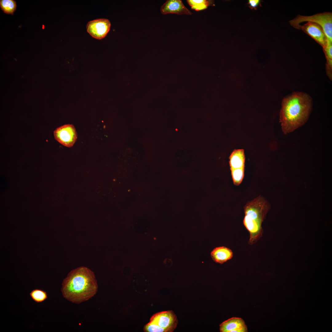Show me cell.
<instances>
[{
	"label": "cell",
	"mask_w": 332,
	"mask_h": 332,
	"mask_svg": "<svg viewBox=\"0 0 332 332\" xmlns=\"http://www.w3.org/2000/svg\"><path fill=\"white\" fill-rule=\"evenodd\" d=\"M233 255L232 250L225 246L216 247L211 252L212 260L215 263L220 264L231 259Z\"/></svg>",
	"instance_id": "11"
},
{
	"label": "cell",
	"mask_w": 332,
	"mask_h": 332,
	"mask_svg": "<svg viewBox=\"0 0 332 332\" xmlns=\"http://www.w3.org/2000/svg\"><path fill=\"white\" fill-rule=\"evenodd\" d=\"M187 2L192 9L197 11L206 9L208 6H214V2L210 0H188Z\"/></svg>",
	"instance_id": "14"
},
{
	"label": "cell",
	"mask_w": 332,
	"mask_h": 332,
	"mask_svg": "<svg viewBox=\"0 0 332 332\" xmlns=\"http://www.w3.org/2000/svg\"><path fill=\"white\" fill-rule=\"evenodd\" d=\"M150 321L155 322L164 328L166 332H173L178 324L176 316L171 310L161 311L154 314L150 318Z\"/></svg>",
	"instance_id": "6"
},
{
	"label": "cell",
	"mask_w": 332,
	"mask_h": 332,
	"mask_svg": "<svg viewBox=\"0 0 332 332\" xmlns=\"http://www.w3.org/2000/svg\"><path fill=\"white\" fill-rule=\"evenodd\" d=\"M111 26L108 19L100 18L89 21L87 24V32L93 38L101 39L105 37L109 32Z\"/></svg>",
	"instance_id": "7"
},
{
	"label": "cell",
	"mask_w": 332,
	"mask_h": 332,
	"mask_svg": "<svg viewBox=\"0 0 332 332\" xmlns=\"http://www.w3.org/2000/svg\"><path fill=\"white\" fill-rule=\"evenodd\" d=\"M312 106L307 93L295 92L284 97L281 103L280 122L283 132L287 134L303 125L307 121Z\"/></svg>",
	"instance_id": "1"
},
{
	"label": "cell",
	"mask_w": 332,
	"mask_h": 332,
	"mask_svg": "<svg viewBox=\"0 0 332 332\" xmlns=\"http://www.w3.org/2000/svg\"><path fill=\"white\" fill-rule=\"evenodd\" d=\"M326 62V74L330 79L332 80V43H327L326 45L323 48Z\"/></svg>",
	"instance_id": "13"
},
{
	"label": "cell",
	"mask_w": 332,
	"mask_h": 332,
	"mask_svg": "<svg viewBox=\"0 0 332 332\" xmlns=\"http://www.w3.org/2000/svg\"><path fill=\"white\" fill-rule=\"evenodd\" d=\"M231 175L234 184L239 185L244 176V168H239L231 170Z\"/></svg>",
	"instance_id": "17"
},
{
	"label": "cell",
	"mask_w": 332,
	"mask_h": 332,
	"mask_svg": "<svg viewBox=\"0 0 332 332\" xmlns=\"http://www.w3.org/2000/svg\"><path fill=\"white\" fill-rule=\"evenodd\" d=\"M53 135L56 140L69 148L73 146L77 138L76 129L72 124H66L57 128L53 131Z\"/></svg>",
	"instance_id": "5"
},
{
	"label": "cell",
	"mask_w": 332,
	"mask_h": 332,
	"mask_svg": "<svg viewBox=\"0 0 332 332\" xmlns=\"http://www.w3.org/2000/svg\"><path fill=\"white\" fill-rule=\"evenodd\" d=\"M261 1L260 0H249L248 4L249 7L252 9L256 10L257 8L260 6Z\"/></svg>",
	"instance_id": "19"
},
{
	"label": "cell",
	"mask_w": 332,
	"mask_h": 332,
	"mask_svg": "<svg viewBox=\"0 0 332 332\" xmlns=\"http://www.w3.org/2000/svg\"><path fill=\"white\" fill-rule=\"evenodd\" d=\"M163 14H168L178 15H192V13L184 5L181 0H168L162 6L160 9Z\"/></svg>",
	"instance_id": "9"
},
{
	"label": "cell",
	"mask_w": 332,
	"mask_h": 332,
	"mask_svg": "<svg viewBox=\"0 0 332 332\" xmlns=\"http://www.w3.org/2000/svg\"><path fill=\"white\" fill-rule=\"evenodd\" d=\"M270 208L269 203L261 196L248 202L244 206L243 224L249 233V245L256 243L262 236V223Z\"/></svg>",
	"instance_id": "3"
},
{
	"label": "cell",
	"mask_w": 332,
	"mask_h": 332,
	"mask_svg": "<svg viewBox=\"0 0 332 332\" xmlns=\"http://www.w3.org/2000/svg\"><path fill=\"white\" fill-rule=\"evenodd\" d=\"M300 29L310 36L322 48L326 45V37L322 28L319 24L314 22H308L303 26H301Z\"/></svg>",
	"instance_id": "8"
},
{
	"label": "cell",
	"mask_w": 332,
	"mask_h": 332,
	"mask_svg": "<svg viewBox=\"0 0 332 332\" xmlns=\"http://www.w3.org/2000/svg\"><path fill=\"white\" fill-rule=\"evenodd\" d=\"M221 332H246L247 328L244 320L241 318L233 317L221 323L220 325Z\"/></svg>",
	"instance_id": "10"
},
{
	"label": "cell",
	"mask_w": 332,
	"mask_h": 332,
	"mask_svg": "<svg viewBox=\"0 0 332 332\" xmlns=\"http://www.w3.org/2000/svg\"><path fill=\"white\" fill-rule=\"evenodd\" d=\"M143 330L145 332H166L164 328L155 322L150 321L144 325Z\"/></svg>",
	"instance_id": "18"
},
{
	"label": "cell",
	"mask_w": 332,
	"mask_h": 332,
	"mask_svg": "<svg viewBox=\"0 0 332 332\" xmlns=\"http://www.w3.org/2000/svg\"><path fill=\"white\" fill-rule=\"evenodd\" d=\"M30 294L33 300L37 303L42 302L48 298L46 292L39 289L33 290L30 292Z\"/></svg>",
	"instance_id": "16"
},
{
	"label": "cell",
	"mask_w": 332,
	"mask_h": 332,
	"mask_svg": "<svg viewBox=\"0 0 332 332\" xmlns=\"http://www.w3.org/2000/svg\"><path fill=\"white\" fill-rule=\"evenodd\" d=\"M0 7L5 13L13 14L16 9V3L13 0H0Z\"/></svg>",
	"instance_id": "15"
},
{
	"label": "cell",
	"mask_w": 332,
	"mask_h": 332,
	"mask_svg": "<svg viewBox=\"0 0 332 332\" xmlns=\"http://www.w3.org/2000/svg\"><path fill=\"white\" fill-rule=\"evenodd\" d=\"M229 158L231 170L244 168L245 157L243 149H235Z\"/></svg>",
	"instance_id": "12"
},
{
	"label": "cell",
	"mask_w": 332,
	"mask_h": 332,
	"mask_svg": "<svg viewBox=\"0 0 332 332\" xmlns=\"http://www.w3.org/2000/svg\"><path fill=\"white\" fill-rule=\"evenodd\" d=\"M98 287L94 273L86 267H81L69 273L63 281L61 291L65 299L79 304L94 296Z\"/></svg>",
	"instance_id": "2"
},
{
	"label": "cell",
	"mask_w": 332,
	"mask_h": 332,
	"mask_svg": "<svg viewBox=\"0 0 332 332\" xmlns=\"http://www.w3.org/2000/svg\"><path fill=\"white\" fill-rule=\"evenodd\" d=\"M305 22H311L319 24L322 28L327 39V43H332V14L325 12L312 16H306L298 15L289 21L293 27L300 29V24Z\"/></svg>",
	"instance_id": "4"
}]
</instances>
